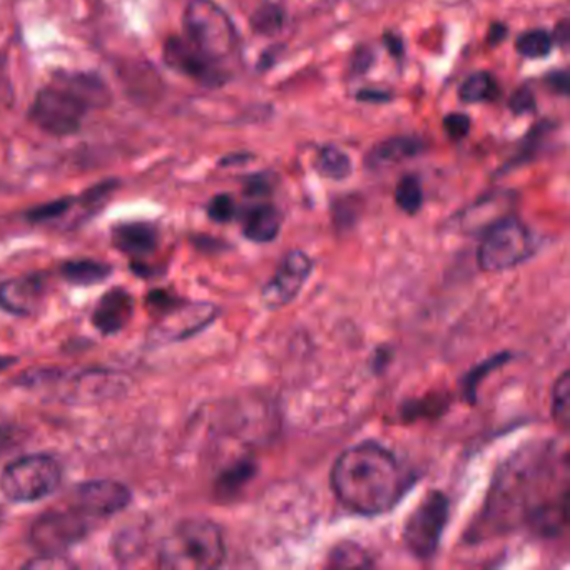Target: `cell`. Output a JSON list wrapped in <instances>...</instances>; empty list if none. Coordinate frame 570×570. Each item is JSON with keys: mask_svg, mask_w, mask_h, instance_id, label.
Masks as SVG:
<instances>
[{"mask_svg": "<svg viewBox=\"0 0 570 570\" xmlns=\"http://www.w3.org/2000/svg\"><path fill=\"white\" fill-rule=\"evenodd\" d=\"M569 525V450L557 442L529 446L502 465L480 514L476 536L527 527L556 539Z\"/></svg>", "mask_w": 570, "mask_h": 570, "instance_id": "obj_1", "label": "cell"}, {"mask_svg": "<svg viewBox=\"0 0 570 570\" xmlns=\"http://www.w3.org/2000/svg\"><path fill=\"white\" fill-rule=\"evenodd\" d=\"M330 480L340 504L365 517L392 511L410 487V473L395 453L370 440L344 450Z\"/></svg>", "mask_w": 570, "mask_h": 570, "instance_id": "obj_2", "label": "cell"}, {"mask_svg": "<svg viewBox=\"0 0 570 570\" xmlns=\"http://www.w3.org/2000/svg\"><path fill=\"white\" fill-rule=\"evenodd\" d=\"M108 89L92 74H59L44 87L31 108L32 122L53 136L76 134L84 116L108 105Z\"/></svg>", "mask_w": 570, "mask_h": 570, "instance_id": "obj_3", "label": "cell"}, {"mask_svg": "<svg viewBox=\"0 0 570 570\" xmlns=\"http://www.w3.org/2000/svg\"><path fill=\"white\" fill-rule=\"evenodd\" d=\"M227 544L223 533L208 518H186L179 522L160 547L161 569L211 570L223 566Z\"/></svg>", "mask_w": 570, "mask_h": 570, "instance_id": "obj_4", "label": "cell"}, {"mask_svg": "<svg viewBox=\"0 0 570 570\" xmlns=\"http://www.w3.org/2000/svg\"><path fill=\"white\" fill-rule=\"evenodd\" d=\"M183 24L186 39L212 63H221L237 50V29L212 0H189Z\"/></svg>", "mask_w": 570, "mask_h": 570, "instance_id": "obj_5", "label": "cell"}, {"mask_svg": "<svg viewBox=\"0 0 570 570\" xmlns=\"http://www.w3.org/2000/svg\"><path fill=\"white\" fill-rule=\"evenodd\" d=\"M63 482V469L54 457L24 456L0 473V492L15 504H32L50 497Z\"/></svg>", "mask_w": 570, "mask_h": 570, "instance_id": "obj_6", "label": "cell"}, {"mask_svg": "<svg viewBox=\"0 0 570 570\" xmlns=\"http://www.w3.org/2000/svg\"><path fill=\"white\" fill-rule=\"evenodd\" d=\"M536 251L533 233L514 216L497 219L480 241V270L487 273L505 272L529 260Z\"/></svg>", "mask_w": 570, "mask_h": 570, "instance_id": "obj_7", "label": "cell"}, {"mask_svg": "<svg viewBox=\"0 0 570 570\" xmlns=\"http://www.w3.org/2000/svg\"><path fill=\"white\" fill-rule=\"evenodd\" d=\"M92 522L74 507L47 511L32 522L29 540L42 556H63L89 536Z\"/></svg>", "mask_w": 570, "mask_h": 570, "instance_id": "obj_8", "label": "cell"}, {"mask_svg": "<svg viewBox=\"0 0 570 570\" xmlns=\"http://www.w3.org/2000/svg\"><path fill=\"white\" fill-rule=\"evenodd\" d=\"M450 502L443 492L431 491L407 518L404 542L418 560H431L438 552L449 522Z\"/></svg>", "mask_w": 570, "mask_h": 570, "instance_id": "obj_9", "label": "cell"}, {"mask_svg": "<svg viewBox=\"0 0 570 570\" xmlns=\"http://www.w3.org/2000/svg\"><path fill=\"white\" fill-rule=\"evenodd\" d=\"M314 272V260L305 251L293 250L283 257L273 278L261 289V303L268 310H279L295 302Z\"/></svg>", "mask_w": 570, "mask_h": 570, "instance_id": "obj_10", "label": "cell"}, {"mask_svg": "<svg viewBox=\"0 0 570 570\" xmlns=\"http://www.w3.org/2000/svg\"><path fill=\"white\" fill-rule=\"evenodd\" d=\"M216 315L218 308L211 303H179L173 310L161 315L151 328L150 340L160 344L186 340L212 324Z\"/></svg>", "mask_w": 570, "mask_h": 570, "instance_id": "obj_11", "label": "cell"}, {"mask_svg": "<svg viewBox=\"0 0 570 570\" xmlns=\"http://www.w3.org/2000/svg\"><path fill=\"white\" fill-rule=\"evenodd\" d=\"M131 498L129 489L116 480H89L74 489L73 507L98 520L124 511Z\"/></svg>", "mask_w": 570, "mask_h": 570, "instance_id": "obj_12", "label": "cell"}, {"mask_svg": "<svg viewBox=\"0 0 570 570\" xmlns=\"http://www.w3.org/2000/svg\"><path fill=\"white\" fill-rule=\"evenodd\" d=\"M164 63L174 70L193 77L201 84L218 86L223 83V74L219 73L218 64L199 53L191 42L185 37H171L164 44Z\"/></svg>", "mask_w": 570, "mask_h": 570, "instance_id": "obj_13", "label": "cell"}, {"mask_svg": "<svg viewBox=\"0 0 570 570\" xmlns=\"http://www.w3.org/2000/svg\"><path fill=\"white\" fill-rule=\"evenodd\" d=\"M46 299V283L42 276H19L0 283V308L19 317H31L41 310Z\"/></svg>", "mask_w": 570, "mask_h": 570, "instance_id": "obj_14", "label": "cell"}, {"mask_svg": "<svg viewBox=\"0 0 570 570\" xmlns=\"http://www.w3.org/2000/svg\"><path fill=\"white\" fill-rule=\"evenodd\" d=\"M133 315L134 299L131 293L124 288H114L99 299L91 320L99 333L109 337L124 330Z\"/></svg>", "mask_w": 570, "mask_h": 570, "instance_id": "obj_15", "label": "cell"}, {"mask_svg": "<svg viewBox=\"0 0 570 570\" xmlns=\"http://www.w3.org/2000/svg\"><path fill=\"white\" fill-rule=\"evenodd\" d=\"M157 240L160 234L150 223H122L112 230V244L121 253L133 257L153 254L157 248Z\"/></svg>", "mask_w": 570, "mask_h": 570, "instance_id": "obj_16", "label": "cell"}, {"mask_svg": "<svg viewBox=\"0 0 570 570\" xmlns=\"http://www.w3.org/2000/svg\"><path fill=\"white\" fill-rule=\"evenodd\" d=\"M424 151V141L412 136H395L382 141L370 150L365 157V166L372 169L401 164L412 160Z\"/></svg>", "mask_w": 570, "mask_h": 570, "instance_id": "obj_17", "label": "cell"}, {"mask_svg": "<svg viewBox=\"0 0 570 570\" xmlns=\"http://www.w3.org/2000/svg\"><path fill=\"white\" fill-rule=\"evenodd\" d=\"M282 212L268 202L254 205L244 212L243 234L253 243H270L282 230Z\"/></svg>", "mask_w": 570, "mask_h": 570, "instance_id": "obj_18", "label": "cell"}, {"mask_svg": "<svg viewBox=\"0 0 570 570\" xmlns=\"http://www.w3.org/2000/svg\"><path fill=\"white\" fill-rule=\"evenodd\" d=\"M112 275V266L102 261L73 260L61 266V276L70 285L95 286L105 283Z\"/></svg>", "mask_w": 570, "mask_h": 570, "instance_id": "obj_19", "label": "cell"}, {"mask_svg": "<svg viewBox=\"0 0 570 570\" xmlns=\"http://www.w3.org/2000/svg\"><path fill=\"white\" fill-rule=\"evenodd\" d=\"M254 473H256V465L253 460H238L237 463L219 473L215 485L216 494L221 501L233 498L253 479Z\"/></svg>", "mask_w": 570, "mask_h": 570, "instance_id": "obj_20", "label": "cell"}, {"mask_svg": "<svg viewBox=\"0 0 570 570\" xmlns=\"http://www.w3.org/2000/svg\"><path fill=\"white\" fill-rule=\"evenodd\" d=\"M498 96V86L492 74L480 70L467 77L465 83L460 86L459 98L465 105H476V102L494 101Z\"/></svg>", "mask_w": 570, "mask_h": 570, "instance_id": "obj_21", "label": "cell"}, {"mask_svg": "<svg viewBox=\"0 0 570 570\" xmlns=\"http://www.w3.org/2000/svg\"><path fill=\"white\" fill-rule=\"evenodd\" d=\"M317 169L325 178L343 182L352 174V160L335 146H325L317 157Z\"/></svg>", "mask_w": 570, "mask_h": 570, "instance_id": "obj_22", "label": "cell"}, {"mask_svg": "<svg viewBox=\"0 0 570 570\" xmlns=\"http://www.w3.org/2000/svg\"><path fill=\"white\" fill-rule=\"evenodd\" d=\"M511 359V353H498V355L491 357V359L485 360V362L473 366L462 380V393L465 401L469 402V404H475L476 392H479V386L482 385V380H484L489 373L494 372V370L501 369V366L505 365Z\"/></svg>", "mask_w": 570, "mask_h": 570, "instance_id": "obj_23", "label": "cell"}, {"mask_svg": "<svg viewBox=\"0 0 570 570\" xmlns=\"http://www.w3.org/2000/svg\"><path fill=\"white\" fill-rule=\"evenodd\" d=\"M553 39L549 32L544 29H534V31L524 32L518 35L515 42V50L518 54L529 59H542L552 53Z\"/></svg>", "mask_w": 570, "mask_h": 570, "instance_id": "obj_24", "label": "cell"}, {"mask_svg": "<svg viewBox=\"0 0 570 570\" xmlns=\"http://www.w3.org/2000/svg\"><path fill=\"white\" fill-rule=\"evenodd\" d=\"M395 202L407 215H417L424 206V189H421L420 179L415 176L402 178L395 189Z\"/></svg>", "mask_w": 570, "mask_h": 570, "instance_id": "obj_25", "label": "cell"}, {"mask_svg": "<svg viewBox=\"0 0 570 570\" xmlns=\"http://www.w3.org/2000/svg\"><path fill=\"white\" fill-rule=\"evenodd\" d=\"M328 566L333 569L341 567H370L373 566L372 557L359 544L343 542L331 550L328 557Z\"/></svg>", "mask_w": 570, "mask_h": 570, "instance_id": "obj_26", "label": "cell"}, {"mask_svg": "<svg viewBox=\"0 0 570 570\" xmlns=\"http://www.w3.org/2000/svg\"><path fill=\"white\" fill-rule=\"evenodd\" d=\"M552 418L562 430L569 427L570 417V373L569 370L557 379L552 390Z\"/></svg>", "mask_w": 570, "mask_h": 570, "instance_id": "obj_27", "label": "cell"}, {"mask_svg": "<svg viewBox=\"0 0 570 570\" xmlns=\"http://www.w3.org/2000/svg\"><path fill=\"white\" fill-rule=\"evenodd\" d=\"M283 22H285V12L276 4H261L253 15H251V25L254 32L261 35H275L282 31Z\"/></svg>", "mask_w": 570, "mask_h": 570, "instance_id": "obj_28", "label": "cell"}, {"mask_svg": "<svg viewBox=\"0 0 570 570\" xmlns=\"http://www.w3.org/2000/svg\"><path fill=\"white\" fill-rule=\"evenodd\" d=\"M74 202H76V199L63 198L46 202V205L35 206V208H32L31 211L28 212V219L32 221V223L53 221V219L66 215V212L73 208Z\"/></svg>", "mask_w": 570, "mask_h": 570, "instance_id": "obj_29", "label": "cell"}, {"mask_svg": "<svg viewBox=\"0 0 570 570\" xmlns=\"http://www.w3.org/2000/svg\"><path fill=\"white\" fill-rule=\"evenodd\" d=\"M208 216L215 223H230L237 216V205L230 195H218L209 201Z\"/></svg>", "mask_w": 570, "mask_h": 570, "instance_id": "obj_30", "label": "cell"}, {"mask_svg": "<svg viewBox=\"0 0 570 570\" xmlns=\"http://www.w3.org/2000/svg\"><path fill=\"white\" fill-rule=\"evenodd\" d=\"M443 131L453 141L463 140L470 133V118L462 112H453L443 119Z\"/></svg>", "mask_w": 570, "mask_h": 570, "instance_id": "obj_31", "label": "cell"}, {"mask_svg": "<svg viewBox=\"0 0 570 570\" xmlns=\"http://www.w3.org/2000/svg\"><path fill=\"white\" fill-rule=\"evenodd\" d=\"M508 106H511L514 114H530V112L536 111V96H534V92L530 91L529 87H520V89L515 91L514 96H512Z\"/></svg>", "mask_w": 570, "mask_h": 570, "instance_id": "obj_32", "label": "cell"}, {"mask_svg": "<svg viewBox=\"0 0 570 570\" xmlns=\"http://www.w3.org/2000/svg\"><path fill=\"white\" fill-rule=\"evenodd\" d=\"M179 303H183V299L173 295V293L166 292V289H156V292L147 296V305H150L153 310H156L160 317L173 310L174 306H178Z\"/></svg>", "mask_w": 570, "mask_h": 570, "instance_id": "obj_33", "label": "cell"}, {"mask_svg": "<svg viewBox=\"0 0 570 570\" xmlns=\"http://www.w3.org/2000/svg\"><path fill=\"white\" fill-rule=\"evenodd\" d=\"M244 193L250 196H266L272 193V182L270 176L266 174H253L251 178H248L246 185H244Z\"/></svg>", "mask_w": 570, "mask_h": 570, "instance_id": "obj_34", "label": "cell"}, {"mask_svg": "<svg viewBox=\"0 0 570 570\" xmlns=\"http://www.w3.org/2000/svg\"><path fill=\"white\" fill-rule=\"evenodd\" d=\"M547 84L557 95H569V74H567V70H556V73L549 74Z\"/></svg>", "mask_w": 570, "mask_h": 570, "instance_id": "obj_35", "label": "cell"}, {"mask_svg": "<svg viewBox=\"0 0 570 570\" xmlns=\"http://www.w3.org/2000/svg\"><path fill=\"white\" fill-rule=\"evenodd\" d=\"M383 41H385L386 47H388L390 54L393 57H402L404 44H402L401 37L397 34H385Z\"/></svg>", "mask_w": 570, "mask_h": 570, "instance_id": "obj_36", "label": "cell"}, {"mask_svg": "<svg viewBox=\"0 0 570 570\" xmlns=\"http://www.w3.org/2000/svg\"><path fill=\"white\" fill-rule=\"evenodd\" d=\"M357 99L365 102H386L390 101V95L383 91H373V89H363L357 95Z\"/></svg>", "mask_w": 570, "mask_h": 570, "instance_id": "obj_37", "label": "cell"}, {"mask_svg": "<svg viewBox=\"0 0 570 570\" xmlns=\"http://www.w3.org/2000/svg\"><path fill=\"white\" fill-rule=\"evenodd\" d=\"M507 25L504 24H492L489 29L487 42L491 46H495L498 42L504 41L507 37Z\"/></svg>", "mask_w": 570, "mask_h": 570, "instance_id": "obj_38", "label": "cell"}, {"mask_svg": "<svg viewBox=\"0 0 570 570\" xmlns=\"http://www.w3.org/2000/svg\"><path fill=\"white\" fill-rule=\"evenodd\" d=\"M373 56L372 53H369V51L360 50L359 54H357L355 57V70H359V73H362V70H366L370 67V64H372Z\"/></svg>", "mask_w": 570, "mask_h": 570, "instance_id": "obj_39", "label": "cell"}, {"mask_svg": "<svg viewBox=\"0 0 570 570\" xmlns=\"http://www.w3.org/2000/svg\"><path fill=\"white\" fill-rule=\"evenodd\" d=\"M18 363V359L14 357H0V373L6 372L9 366L15 365Z\"/></svg>", "mask_w": 570, "mask_h": 570, "instance_id": "obj_40", "label": "cell"}, {"mask_svg": "<svg viewBox=\"0 0 570 570\" xmlns=\"http://www.w3.org/2000/svg\"><path fill=\"white\" fill-rule=\"evenodd\" d=\"M0 517H2V515H0Z\"/></svg>", "mask_w": 570, "mask_h": 570, "instance_id": "obj_41", "label": "cell"}]
</instances>
